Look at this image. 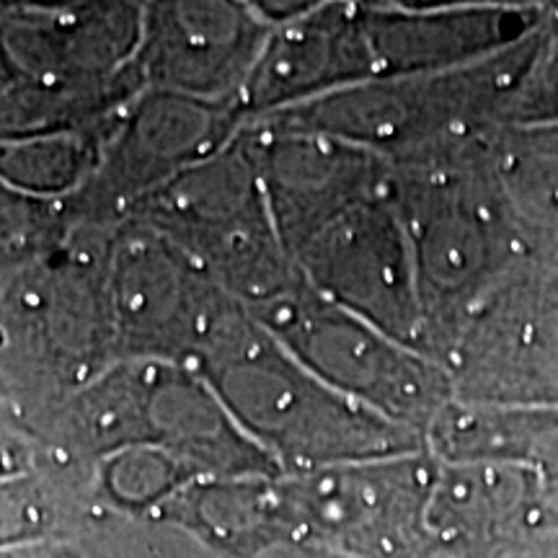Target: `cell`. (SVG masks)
<instances>
[{
	"label": "cell",
	"instance_id": "cell-1",
	"mask_svg": "<svg viewBox=\"0 0 558 558\" xmlns=\"http://www.w3.org/2000/svg\"><path fill=\"white\" fill-rule=\"evenodd\" d=\"M494 140H465L388 163V192L416 264L427 352L439 365L478 300L527 262L494 171Z\"/></svg>",
	"mask_w": 558,
	"mask_h": 558
},
{
	"label": "cell",
	"instance_id": "cell-2",
	"mask_svg": "<svg viewBox=\"0 0 558 558\" xmlns=\"http://www.w3.org/2000/svg\"><path fill=\"white\" fill-rule=\"evenodd\" d=\"M114 230L68 222L0 303V403L24 424L120 362L109 288Z\"/></svg>",
	"mask_w": 558,
	"mask_h": 558
},
{
	"label": "cell",
	"instance_id": "cell-3",
	"mask_svg": "<svg viewBox=\"0 0 558 558\" xmlns=\"http://www.w3.org/2000/svg\"><path fill=\"white\" fill-rule=\"evenodd\" d=\"M209 380L241 429L282 473H303L427 448L401 427L313 375L248 316L207 354Z\"/></svg>",
	"mask_w": 558,
	"mask_h": 558
},
{
	"label": "cell",
	"instance_id": "cell-4",
	"mask_svg": "<svg viewBox=\"0 0 558 558\" xmlns=\"http://www.w3.org/2000/svg\"><path fill=\"white\" fill-rule=\"evenodd\" d=\"M538 29L476 65L435 75H375L262 122L344 140L388 163L494 137L512 124Z\"/></svg>",
	"mask_w": 558,
	"mask_h": 558
},
{
	"label": "cell",
	"instance_id": "cell-5",
	"mask_svg": "<svg viewBox=\"0 0 558 558\" xmlns=\"http://www.w3.org/2000/svg\"><path fill=\"white\" fill-rule=\"evenodd\" d=\"M128 220L177 243L246 308L300 282L271 220L246 128L213 158L150 194Z\"/></svg>",
	"mask_w": 558,
	"mask_h": 558
},
{
	"label": "cell",
	"instance_id": "cell-6",
	"mask_svg": "<svg viewBox=\"0 0 558 558\" xmlns=\"http://www.w3.org/2000/svg\"><path fill=\"white\" fill-rule=\"evenodd\" d=\"M248 311L313 375L422 437L452 401L448 369L435 357L333 305L303 277Z\"/></svg>",
	"mask_w": 558,
	"mask_h": 558
},
{
	"label": "cell",
	"instance_id": "cell-7",
	"mask_svg": "<svg viewBox=\"0 0 558 558\" xmlns=\"http://www.w3.org/2000/svg\"><path fill=\"white\" fill-rule=\"evenodd\" d=\"M120 360L199 369L248 308L177 243L135 220L114 230L109 254Z\"/></svg>",
	"mask_w": 558,
	"mask_h": 558
},
{
	"label": "cell",
	"instance_id": "cell-8",
	"mask_svg": "<svg viewBox=\"0 0 558 558\" xmlns=\"http://www.w3.org/2000/svg\"><path fill=\"white\" fill-rule=\"evenodd\" d=\"M241 104L140 90L104 128L88 184L60 205L68 222L120 228L160 186L213 158L246 128Z\"/></svg>",
	"mask_w": 558,
	"mask_h": 558
},
{
	"label": "cell",
	"instance_id": "cell-9",
	"mask_svg": "<svg viewBox=\"0 0 558 558\" xmlns=\"http://www.w3.org/2000/svg\"><path fill=\"white\" fill-rule=\"evenodd\" d=\"M437 458L427 448L282 473L292 530L341 558H432L427 505Z\"/></svg>",
	"mask_w": 558,
	"mask_h": 558
},
{
	"label": "cell",
	"instance_id": "cell-10",
	"mask_svg": "<svg viewBox=\"0 0 558 558\" xmlns=\"http://www.w3.org/2000/svg\"><path fill=\"white\" fill-rule=\"evenodd\" d=\"M452 401L558 409V271L522 262L465 316L442 357Z\"/></svg>",
	"mask_w": 558,
	"mask_h": 558
},
{
	"label": "cell",
	"instance_id": "cell-11",
	"mask_svg": "<svg viewBox=\"0 0 558 558\" xmlns=\"http://www.w3.org/2000/svg\"><path fill=\"white\" fill-rule=\"evenodd\" d=\"M292 262L318 295L429 354L414 254L388 190L318 230Z\"/></svg>",
	"mask_w": 558,
	"mask_h": 558
},
{
	"label": "cell",
	"instance_id": "cell-12",
	"mask_svg": "<svg viewBox=\"0 0 558 558\" xmlns=\"http://www.w3.org/2000/svg\"><path fill=\"white\" fill-rule=\"evenodd\" d=\"M269 32L241 0H143L132 70L143 90L241 104Z\"/></svg>",
	"mask_w": 558,
	"mask_h": 558
},
{
	"label": "cell",
	"instance_id": "cell-13",
	"mask_svg": "<svg viewBox=\"0 0 558 558\" xmlns=\"http://www.w3.org/2000/svg\"><path fill=\"white\" fill-rule=\"evenodd\" d=\"M246 137L290 256L347 209L388 190V160L360 145L264 122H246Z\"/></svg>",
	"mask_w": 558,
	"mask_h": 558
},
{
	"label": "cell",
	"instance_id": "cell-14",
	"mask_svg": "<svg viewBox=\"0 0 558 558\" xmlns=\"http://www.w3.org/2000/svg\"><path fill=\"white\" fill-rule=\"evenodd\" d=\"M375 75L365 11L360 3L331 0L269 32L241 109L248 122H262Z\"/></svg>",
	"mask_w": 558,
	"mask_h": 558
},
{
	"label": "cell",
	"instance_id": "cell-15",
	"mask_svg": "<svg viewBox=\"0 0 558 558\" xmlns=\"http://www.w3.org/2000/svg\"><path fill=\"white\" fill-rule=\"evenodd\" d=\"M546 527V486L497 460H437L427 505L432 558H505Z\"/></svg>",
	"mask_w": 558,
	"mask_h": 558
},
{
	"label": "cell",
	"instance_id": "cell-16",
	"mask_svg": "<svg viewBox=\"0 0 558 558\" xmlns=\"http://www.w3.org/2000/svg\"><path fill=\"white\" fill-rule=\"evenodd\" d=\"M143 0L47 13L0 0V37L19 81H107L135 58Z\"/></svg>",
	"mask_w": 558,
	"mask_h": 558
},
{
	"label": "cell",
	"instance_id": "cell-17",
	"mask_svg": "<svg viewBox=\"0 0 558 558\" xmlns=\"http://www.w3.org/2000/svg\"><path fill=\"white\" fill-rule=\"evenodd\" d=\"M362 11L378 75H435L476 65L530 37L548 16L530 9Z\"/></svg>",
	"mask_w": 558,
	"mask_h": 558
},
{
	"label": "cell",
	"instance_id": "cell-18",
	"mask_svg": "<svg viewBox=\"0 0 558 558\" xmlns=\"http://www.w3.org/2000/svg\"><path fill=\"white\" fill-rule=\"evenodd\" d=\"M494 171L525 256L558 271V122L501 130Z\"/></svg>",
	"mask_w": 558,
	"mask_h": 558
},
{
	"label": "cell",
	"instance_id": "cell-19",
	"mask_svg": "<svg viewBox=\"0 0 558 558\" xmlns=\"http://www.w3.org/2000/svg\"><path fill=\"white\" fill-rule=\"evenodd\" d=\"M140 90L132 62L107 81H16L0 90V143L99 128Z\"/></svg>",
	"mask_w": 558,
	"mask_h": 558
},
{
	"label": "cell",
	"instance_id": "cell-20",
	"mask_svg": "<svg viewBox=\"0 0 558 558\" xmlns=\"http://www.w3.org/2000/svg\"><path fill=\"white\" fill-rule=\"evenodd\" d=\"M107 122L58 135L5 140L0 143V184L47 205H65L94 177Z\"/></svg>",
	"mask_w": 558,
	"mask_h": 558
},
{
	"label": "cell",
	"instance_id": "cell-21",
	"mask_svg": "<svg viewBox=\"0 0 558 558\" xmlns=\"http://www.w3.org/2000/svg\"><path fill=\"white\" fill-rule=\"evenodd\" d=\"M65 230L60 205L24 197L0 184V303L13 279L41 259Z\"/></svg>",
	"mask_w": 558,
	"mask_h": 558
},
{
	"label": "cell",
	"instance_id": "cell-22",
	"mask_svg": "<svg viewBox=\"0 0 558 558\" xmlns=\"http://www.w3.org/2000/svg\"><path fill=\"white\" fill-rule=\"evenodd\" d=\"M101 486L120 505L160 507L197 476L158 448H130L99 460Z\"/></svg>",
	"mask_w": 558,
	"mask_h": 558
},
{
	"label": "cell",
	"instance_id": "cell-23",
	"mask_svg": "<svg viewBox=\"0 0 558 558\" xmlns=\"http://www.w3.org/2000/svg\"><path fill=\"white\" fill-rule=\"evenodd\" d=\"M558 122V5L541 24L535 52L512 107V124Z\"/></svg>",
	"mask_w": 558,
	"mask_h": 558
},
{
	"label": "cell",
	"instance_id": "cell-24",
	"mask_svg": "<svg viewBox=\"0 0 558 558\" xmlns=\"http://www.w3.org/2000/svg\"><path fill=\"white\" fill-rule=\"evenodd\" d=\"M41 525L37 488L21 473L0 478V548H13L19 541L34 538Z\"/></svg>",
	"mask_w": 558,
	"mask_h": 558
},
{
	"label": "cell",
	"instance_id": "cell-25",
	"mask_svg": "<svg viewBox=\"0 0 558 558\" xmlns=\"http://www.w3.org/2000/svg\"><path fill=\"white\" fill-rule=\"evenodd\" d=\"M367 9H396V11H432V9H530L550 11L558 0H362Z\"/></svg>",
	"mask_w": 558,
	"mask_h": 558
},
{
	"label": "cell",
	"instance_id": "cell-26",
	"mask_svg": "<svg viewBox=\"0 0 558 558\" xmlns=\"http://www.w3.org/2000/svg\"><path fill=\"white\" fill-rule=\"evenodd\" d=\"M241 3L275 29V26L305 16V13L320 9V5L331 3V0H241Z\"/></svg>",
	"mask_w": 558,
	"mask_h": 558
},
{
	"label": "cell",
	"instance_id": "cell-27",
	"mask_svg": "<svg viewBox=\"0 0 558 558\" xmlns=\"http://www.w3.org/2000/svg\"><path fill=\"white\" fill-rule=\"evenodd\" d=\"M11 5H24V9L34 11H47V13H75L90 5L101 3V0H3Z\"/></svg>",
	"mask_w": 558,
	"mask_h": 558
},
{
	"label": "cell",
	"instance_id": "cell-28",
	"mask_svg": "<svg viewBox=\"0 0 558 558\" xmlns=\"http://www.w3.org/2000/svg\"><path fill=\"white\" fill-rule=\"evenodd\" d=\"M24 463V450L13 437H0V478H9L21 473Z\"/></svg>",
	"mask_w": 558,
	"mask_h": 558
},
{
	"label": "cell",
	"instance_id": "cell-29",
	"mask_svg": "<svg viewBox=\"0 0 558 558\" xmlns=\"http://www.w3.org/2000/svg\"><path fill=\"white\" fill-rule=\"evenodd\" d=\"M16 73H13V65L9 60V52H5V45H3V37H0V90H5L9 86L16 83Z\"/></svg>",
	"mask_w": 558,
	"mask_h": 558
},
{
	"label": "cell",
	"instance_id": "cell-30",
	"mask_svg": "<svg viewBox=\"0 0 558 558\" xmlns=\"http://www.w3.org/2000/svg\"><path fill=\"white\" fill-rule=\"evenodd\" d=\"M0 558H32V556L19 554V550H11V548H0Z\"/></svg>",
	"mask_w": 558,
	"mask_h": 558
},
{
	"label": "cell",
	"instance_id": "cell-31",
	"mask_svg": "<svg viewBox=\"0 0 558 558\" xmlns=\"http://www.w3.org/2000/svg\"><path fill=\"white\" fill-rule=\"evenodd\" d=\"M505 558H535L533 554H530V550L522 546L520 550H514V554H509V556H505Z\"/></svg>",
	"mask_w": 558,
	"mask_h": 558
}]
</instances>
